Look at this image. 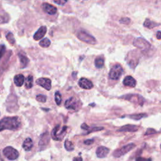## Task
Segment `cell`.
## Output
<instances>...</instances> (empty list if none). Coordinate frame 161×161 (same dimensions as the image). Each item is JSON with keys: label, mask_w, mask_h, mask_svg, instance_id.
I'll return each mask as SVG.
<instances>
[{"label": "cell", "mask_w": 161, "mask_h": 161, "mask_svg": "<svg viewBox=\"0 0 161 161\" xmlns=\"http://www.w3.org/2000/svg\"><path fill=\"white\" fill-rule=\"evenodd\" d=\"M33 146V143L32 140L30 138H26L22 145V147L23 149L25 151H30L32 150V147Z\"/></svg>", "instance_id": "e0dca14e"}, {"label": "cell", "mask_w": 161, "mask_h": 161, "mask_svg": "<svg viewBox=\"0 0 161 161\" xmlns=\"http://www.w3.org/2000/svg\"><path fill=\"white\" fill-rule=\"evenodd\" d=\"M124 73V69L120 64L113 65L109 73V77L112 80H118Z\"/></svg>", "instance_id": "5b68a950"}, {"label": "cell", "mask_w": 161, "mask_h": 161, "mask_svg": "<svg viewBox=\"0 0 161 161\" xmlns=\"http://www.w3.org/2000/svg\"><path fill=\"white\" fill-rule=\"evenodd\" d=\"M103 127H94V128H92V129L91 130V131H89V132L88 133H91V132H98V131H100V130H103Z\"/></svg>", "instance_id": "e575fe53"}, {"label": "cell", "mask_w": 161, "mask_h": 161, "mask_svg": "<svg viewBox=\"0 0 161 161\" xmlns=\"http://www.w3.org/2000/svg\"><path fill=\"white\" fill-rule=\"evenodd\" d=\"M139 130V127L133 125H126L119 128L118 132H137Z\"/></svg>", "instance_id": "2e32d148"}, {"label": "cell", "mask_w": 161, "mask_h": 161, "mask_svg": "<svg viewBox=\"0 0 161 161\" xmlns=\"http://www.w3.org/2000/svg\"><path fill=\"white\" fill-rule=\"evenodd\" d=\"M104 61L102 57H98L97 58H96L95 61V65L96 68L98 69L102 68L104 65Z\"/></svg>", "instance_id": "603a6c76"}, {"label": "cell", "mask_w": 161, "mask_h": 161, "mask_svg": "<svg viewBox=\"0 0 161 161\" xmlns=\"http://www.w3.org/2000/svg\"><path fill=\"white\" fill-rule=\"evenodd\" d=\"M18 57L20 59V64H21V68H25V67L27 66L28 64L29 63V59L27 57H26L25 55L22 54L21 53H18Z\"/></svg>", "instance_id": "ffe728a7"}, {"label": "cell", "mask_w": 161, "mask_h": 161, "mask_svg": "<svg viewBox=\"0 0 161 161\" xmlns=\"http://www.w3.org/2000/svg\"><path fill=\"white\" fill-rule=\"evenodd\" d=\"M68 0H53V2L59 5H64L68 2Z\"/></svg>", "instance_id": "d6a6232c"}, {"label": "cell", "mask_w": 161, "mask_h": 161, "mask_svg": "<svg viewBox=\"0 0 161 161\" xmlns=\"http://www.w3.org/2000/svg\"><path fill=\"white\" fill-rule=\"evenodd\" d=\"M5 52H6V47L5 46V45H0V59L4 56Z\"/></svg>", "instance_id": "f546056e"}, {"label": "cell", "mask_w": 161, "mask_h": 161, "mask_svg": "<svg viewBox=\"0 0 161 161\" xmlns=\"http://www.w3.org/2000/svg\"><path fill=\"white\" fill-rule=\"evenodd\" d=\"M157 132L155 130L153 129V128H148L147 130L145 133V135H152V134H155Z\"/></svg>", "instance_id": "4dcf8cb0"}, {"label": "cell", "mask_w": 161, "mask_h": 161, "mask_svg": "<svg viewBox=\"0 0 161 161\" xmlns=\"http://www.w3.org/2000/svg\"><path fill=\"white\" fill-rule=\"evenodd\" d=\"M37 101L41 102V103H45L47 101V96L44 95H38L36 97Z\"/></svg>", "instance_id": "f1b7e54d"}, {"label": "cell", "mask_w": 161, "mask_h": 161, "mask_svg": "<svg viewBox=\"0 0 161 161\" xmlns=\"http://www.w3.org/2000/svg\"><path fill=\"white\" fill-rule=\"evenodd\" d=\"M64 147H65V149L68 151H73L74 149V146L73 143L68 139H67L64 142Z\"/></svg>", "instance_id": "484cf974"}, {"label": "cell", "mask_w": 161, "mask_h": 161, "mask_svg": "<svg viewBox=\"0 0 161 161\" xmlns=\"http://www.w3.org/2000/svg\"><path fill=\"white\" fill-rule=\"evenodd\" d=\"M78 84L80 88L84 89H91L93 88L92 83L91 81V80L84 77L80 78L79 80Z\"/></svg>", "instance_id": "8fae6325"}, {"label": "cell", "mask_w": 161, "mask_h": 161, "mask_svg": "<svg viewBox=\"0 0 161 161\" xmlns=\"http://www.w3.org/2000/svg\"><path fill=\"white\" fill-rule=\"evenodd\" d=\"M50 44H51V42L48 38H44L43 40H42L41 41L39 42L40 46L43 47V48H47L50 45Z\"/></svg>", "instance_id": "d4e9b609"}, {"label": "cell", "mask_w": 161, "mask_h": 161, "mask_svg": "<svg viewBox=\"0 0 161 161\" xmlns=\"http://www.w3.org/2000/svg\"><path fill=\"white\" fill-rule=\"evenodd\" d=\"M6 38L8 40V41L11 45H14L15 44V39L13 36V34L11 32H8V34L6 35Z\"/></svg>", "instance_id": "4316f807"}, {"label": "cell", "mask_w": 161, "mask_h": 161, "mask_svg": "<svg viewBox=\"0 0 161 161\" xmlns=\"http://www.w3.org/2000/svg\"><path fill=\"white\" fill-rule=\"evenodd\" d=\"M42 7L44 12H45L46 13H47V14L50 15H55L57 11V9L56 6L49 3H44Z\"/></svg>", "instance_id": "7c38bea8"}, {"label": "cell", "mask_w": 161, "mask_h": 161, "mask_svg": "<svg viewBox=\"0 0 161 161\" xmlns=\"http://www.w3.org/2000/svg\"><path fill=\"white\" fill-rule=\"evenodd\" d=\"M76 36L80 40L86 44L90 45H95L97 44L96 39L85 30H80L78 31Z\"/></svg>", "instance_id": "7a4b0ae2"}, {"label": "cell", "mask_w": 161, "mask_h": 161, "mask_svg": "<svg viewBox=\"0 0 161 161\" xmlns=\"http://www.w3.org/2000/svg\"><path fill=\"white\" fill-rule=\"evenodd\" d=\"M94 142H95V141H94V139H87V140H84V144H86L87 145H90L94 143Z\"/></svg>", "instance_id": "836d02e7"}, {"label": "cell", "mask_w": 161, "mask_h": 161, "mask_svg": "<svg viewBox=\"0 0 161 161\" xmlns=\"http://www.w3.org/2000/svg\"><path fill=\"white\" fill-rule=\"evenodd\" d=\"M50 140V135L48 132H45L40 137V140L39 142V146L46 145L49 143Z\"/></svg>", "instance_id": "ac0fdd59"}, {"label": "cell", "mask_w": 161, "mask_h": 161, "mask_svg": "<svg viewBox=\"0 0 161 161\" xmlns=\"http://www.w3.org/2000/svg\"><path fill=\"white\" fill-rule=\"evenodd\" d=\"M161 33H160V31H158L157 33V38L158 40H160L161 38Z\"/></svg>", "instance_id": "8d00e7d4"}, {"label": "cell", "mask_w": 161, "mask_h": 161, "mask_svg": "<svg viewBox=\"0 0 161 161\" xmlns=\"http://www.w3.org/2000/svg\"><path fill=\"white\" fill-rule=\"evenodd\" d=\"M136 160H150V159H145V158H141V157H140V158H137Z\"/></svg>", "instance_id": "74e56055"}, {"label": "cell", "mask_w": 161, "mask_h": 161, "mask_svg": "<svg viewBox=\"0 0 161 161\" xmlns=\"http://www.w3.org/2000/svg\"><path fill=\"white\" fill-rule=\"evenodd\" d=\"M20 120L18 116L5 117L0 120V132L10 130H17L21 127Z\"/></svg>", "instance_id": "6da1fadb"}, {"label": "cell", "mask_w": 161, "mask_h": 161, "mask_svg": "<svg viewBox=\"0 0 161 161\" xmlns=\"http://www.w3.org/2000/svg\"><path fill=\"white\" fill-rule=\"evenodd\" d=\"M51 80L46 77L39 78L36 80V84L44 88L47 91H50L52 88Z\"/></svg>", "instance_id": "30bf717a"}, {"label": "cell", "mask_w": 161, "mask_h": 161, "mask_svg": "<svg viewBox=\"0 0 161 161\" xmlns=\"http://www.w3.org/2000/svg\"><path fill=\"white\" fill-rule=\"evenodd\" d=\"M123 84L127 87H130V88H134L135 87L137 82L135 79H134L133 77L130 76H128L125 77L124 79Z\"/></svg>", "instance_id": "9a60e30c"}, {"label": "cell", "mask_w": 161, "mask_h": 161, "mask_svg": "<svg viewBox=\"0 0 161 161\" xmlns=\"http://www.w3.org/2000/svg\"><path fill=\"white\" fill-rule=\"evenodd\" d=\"M25 82V77L23 74H17L14 77V83L17 86L21 87Z\"/></svg>", "instance_id": "d6986e66"}, {"label": "cell", "mask_w": 161, "mask_h": 161, "mask_svg": "<svg viewBox=\"0 0 161 161\" xmlns=\"http://www.w3.org/2000/svg\"><path fill=\"white\" fill-rule=\"evenodd\" d=\"M160 24L159 23H157L154 22H152L151 20H150L149 19H146L145 21L143 23V26L146 28H148L149 29H153L157 26H159Z\"/></svg>", "instance_id": "44dd1931"}, {"label": "cell", "mask_w": 161, "mask_h": 161, "mask_svg": "<svg viewBox=\"0 0 161 161\" xmlns=\"http://www.w3.org/2000/svg\"><path fill=\"white\" fill-rule=\"evenodd\" d=\"M122 98L127 100L139 104L140 105H142L145 101L143 98L139 95H125V96L122 97Z\"/></svg>", "instance_id": "9c48e42d"}, {"label": "cell", "mask_w": 161, "mask_h": 161, "mask_svg": "<svg viewBox=\"0 0 161 161\" xmlns=\"http://www.w3.org/2000/svg\"><path fill=\"white\" fill-rule=\"evenodd\" d=\"M33 77L32 76H29L25 79V86L26 89H29L33 87Z\"/></svg>", "instance_id": "7402d4cb"}, {"label": "cell", "mask_w": 161, "mask_h": 161, "mask_svg": "<svg viewBox=\"0 0 161 161\" xmlns=\"http://www.w3.org/2000/svg\"><path fill=\"white\" fill-rule=\"evenodd\" d=\"M3 153L8 159L11 160H16L19 157V152L18 151L11 146L6 147L5 148L3 151Z\"/></svg>", "instance_id": "52a82bcc"}, {"label": "cell", "mask_w": 161, "mask_h": 161, "mask_svg": "<svg viewBox=\"0 0 161 161\" xmlns=\"http://www.w3.org/2000/svg\"><path fill=\"white\" fill-rule=\"evenodd\" d=\"M120 23L124 25H128L130 23V19L128 18H122L120 20Z\"/></svg>", "instance_id": "1f68e13d"}, {"label": "cell", "mask_w": 161, "mask_h": 161, "mask_svg": "<svg viewBox=\"0 0 161 161\" xmlns=\"http://www.w3.org/2000/svg\"><path fill=\"white\" fill-rule=\"evenodd\" d=\"M55 101L58 106L60 105L62 103V96L61 94L59 91H57L55 93Z\"/></svg>", "instance_id": "83f0119b"}, {"label": "cell", "mask_w": 161, "mask_h": 161, "mask_svg": "<svg viewBox=\"0 0 161 161\" xmlns=\"http://www.w3.org/2000/svg\"><path fill=\"white\" fill-rule=\"evenodd\" d=\"M147 114L146 113H139V114H134V115H131L128 116V118L133 119L134 120H140L145 117L147 116Z\"/></svg>", "instance_id": "cb8c5ba5"}, {"label": "cell", "mask_w": 161, "mask_h": 161, "mask_svg": "<svg viewBox=\"0 0 161 161\" xmlns=\"http://www.w3.org/2000/svg\"><path fill=\"white\" fill-rule=\"evenodd\" d=\"M133 44L134 46L142 51L149 50L151 48V44L148 41H147L146 40L141 37L137 38L134 40Z\"/></svg>", "instance_id": "277c9868"}, {"label": "cell", "mask_w": 161, "mask_h": 161, "mask_svg": "<svg viewBox=\"0 0 161 161\" xmlns=\"http://www.w3.org/2000/svg\"><path fill=\"white\" fill-rule=\"evenodd\" d=\"M0 35H1V33H0Z\"/></svg>", "instance_id": "ab89813d"}, {"label": "cell", "mask_w": 161, "mask_h": 161, "mask_svg": "<svg viewBox=\"0 0 161 161\" xmlns=\"http://www.w3.org/2000/svg\"><path fill=\"white\" fill-rule=\"evenodd\" d=\"M47 33V27L45 26H42L33 35V39L35 40H39L42 38Z\"/></svg>", "instance_id": "5bb4252c"}, {"label": "cell", "mask_w": 161, "mask_h": 161, "mask_svg": "<svg viewBox=\"0 0 161 161\" xmlns=\"http://www.w3.org/2000/svg\"><path fill=\"white\" fill-rule=\"evenodd\" d=\"M110 152V150L104 146H100L96 150V155L98 158H104L106 157Z\"/></svg>", "instance_id": "4fadbf2b"}, {"label": "cell", "mask_w": 161, "mask_h": 161, "mask_svg": "<svg viewBox=\"0 0 161 161\" xmlns=\"http://www.w3.org/2000/svg\"><path fill=\"white\" fill-rule=\"evenodd\" d=\"M66 130L67 127L64 126L61 127V125H57L52 132V138L54 140H62L66 133Z\"/></svg>", "instance_id": "3957f363"}, {"label": "cell", "mask_w": 161, "mask_h": 161, "mask_svg": "<svg viewBox=\"0 0 161 161\" xmlns=\"http://www.w3.org/2000/svg\"><path fill=\"white\" fill-rule=\"evenodd\" d=\"M135 147V145L133 143L127 144L122 147H121L120 149L115 151L113 153V155L115 157H120L121 156L124 155L125 154H127L128 152L133 150Z\"/></svg>", "instance_id": "8992f818"}, {"label": "cell", "mask_w": 161, "mask_h": 161, "mask_svg": "<svg viewBox=\"0 0 161 161\" xmlns=\"http://www.w3.org/2000/svg\"><path fill=\"white\" fill-rule=\"evenodd\" d=\"M81 128L83 129V130H88V129L89 128V126L87 125L86 124H82V125H81Z\"/></svg>", "instance_id": "d590c367"}, {"label": "cell", "mask_w": 161, "mask_h": 161, "mask_svg": "<svg viewBox=\"0 0 161 161\" xmlns=\"http://www.w3.org/2000/svg\"><path fill=\"white\" fill-rule=\"evenodd\" d=\"M65 107L68 110H77L79 107V103L74 97H71L65 102Z\"/></svg>", "instance_id": "ba28073f"}, {"label": "cell", "mask_w": 161, "mask_h": 161, "mask_svg": "<svg viewBox=\"0 0 161 161\" xmlns=\"http://www.w3.org/2000/svg\"><path fill=\"white\" fill-rule=\"evenodd\" d=\"M73 160H83V159L81 157H76L73 159Z\"/></svg>", "instance_id": "f35d334b"}]
</instances>
